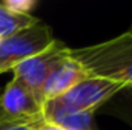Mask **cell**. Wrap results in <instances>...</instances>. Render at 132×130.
Listing matches in <instances>:
<instances>
[{
    "mask_svg": "<svg viewBox=\"0 0 132 130\" xmlns=\"http://www.w3.org/2000/svg\"><path fill=\"white\" fill-rule=\"evenodd\" d=\"M2 5L12 14L19 15H31L32 9L37 6L35 0H5Z\"/></svg>",
    "mask_w": 132,
    "mask_h": 130,
    "instance_id": "obj_11",
    "label": "cell"
},
{
    "mask_svg": "<svg viewBox=\"0 0 132 130\" xmlns=\"http://www.w3.org/2000/svg\"><path fill=\"white\" fill-rule=\"evenodd\" d=\"M45 123L54 124L63 130H98L95 126V113L77 110L65 106L57 98L46 99L42 109Z\"/></svg>",
    "mask_w": 132,
    "mask_h": 130,
    "instance_id": "obj_6",
    "label": "cell"
},
{
    "mask_svg": "<svg viewBox=\"0 0 132 130\" xmlns=\"http://www.w3.org/2000/svg\"><path fill=\"white\" fill-rule=\"evenodd\" d=\"M86 77H88V73L85 72V69L74 58H71L68 54L52 69V72L49 73V77L43 86L45 101L62 97L63 94H66L69 89H72L78 81H81Z\"/></svg>",
    "mask_w": 132,
    "mask_h": 130,
    "instance_id": "obj_7",
    "label": "cell"
},
{
    "mask_svg": "<svg viewBox=\"0 0 132 130\" xmlns=\"http://www.w3.org/2000/svg\"><path fill=\"white\" fill-rule=\"evenodd\" d=\"M57 38L49 25L37 20L31 26L0 38V75L12 70L15 66L48 49Z\"/></svg>",
    "mask_w": 132,
    "mask_h": 130,
    "instance_id": "obj_2",
    "label": "cell"
},
{
    "mask_svg": "<svg viewBox=\"0 0 132 130\" xmlns=\"http://www.w3.org/2000/svg\"><path fill=\"white\" fill-rule=\"evenodd\" d=\"M37 130H63L60 129V127H57V126H54V124H49V123H42L38 127H37Z\"/></svg>",
    "mask_w": 132,
    "mask_h": 130,
    "instance_id": "obj_12",
    "label": "cell"
},
{
    "mask_svg": "<svg viewBox=\"0 0 132 130\" xmlns=\"http://www.w3.org/2000/svg\"><path fill=\"white\" fill-rule=\"evenodd\" d=\"M69 54V48L63 41L55 40L48 49L43 52L34 55L31 58L19 63L12 69V77L20 80L28 89H31L37 97H40L45 101L43 97V86L52 72V69L57 66L60 60H63Z\"/></svg>",
    "mask_w": 132,
    "mask_h": 130,
    "instance_id": "obj_3",
    "label": "cell"
},
{
    "mask_svg": "<svg viewBox=\"0 0 132 130\" xmlns=\"http://www.w3.org/2000/svg\"><path fill=\"white\" fill-rule=\"evenodd\" d=\"M38 18L34 15H19L9 12L0 2V38H6L35 23Z\"/></svg>",
    "mask_w": 132,
    "mask_h": 130,
    "instance_id": "obj_9",
    "label": "cell"
},
{
    "mask_svg": "<svg viewBox=\"0 0 132 130\" xmlns=\"http://www.w3.org/2000/svg\"><path fill=\"white\" fill-rule=\"evenodd\" d=\"M43 123V118L38 119H17L0 116V130H37Z\"/></svg>",
    "mask_w": 132,
    "mask_h": 130,
    "instance_id": "obj_10",
    "label": "cell"
},
{
    "mask_svg": "<svg viewBox=\"0 0 132 130\" xmlns=\"http://www.w3.org/2000/svg\"><path fill=\"white\" fill-rule=\"evenodd\" d=\"M69 57L91 77L132 86V29L91 46L69 48Z\"/></svg>",
    "mask_w": 132,
    "mask_h": 130,
    "instance_id": "obj_1",
    "label": "cell"
},
{
    "mask_svg": "<svg viewBox=\"0 0 132 130\" xmlns=\"http://www.w3.org/2000/svg\"><path fill=\"white\" fill-rule=\"evenodd\" d=\"M123 87L121 83L88 75L57 99L72 109L95 113Z\"/></svg>",
    "mask_w": 132,
    "mask_h": 130,
    "instance_id": "obj_4",
    "label": "cell"
},
{
    "mask_svg": "<svg viewBox=\"0 0 132 130\" xmlns=\"http://www.w3.org/2000/svg\"><path fill=\"white\" fill-rule=\"evenodd\" d=\"M45 101L12 77L0 89V116L17 119H38Z\"/></svg>",
    "mask_w": 132,
    "mask_h": 130,
    "instance_id": "obj_5",
    "label": "cell"
},
{
    "mask_svg": "<svg viewBox=\"0 0 132 130\" xmlns=\"http://www.w3.org/2000/svg\"><path fill=\"white\" fill-rule=\"evenodd\" d=\"M101 110L132 127V86H125L101 107Z\"/></svg>",
    "mask_w": 132,
    "mask_h": 130,
    "instance_id": "obj_8",
    "label": "cell"
}]
</instances>
